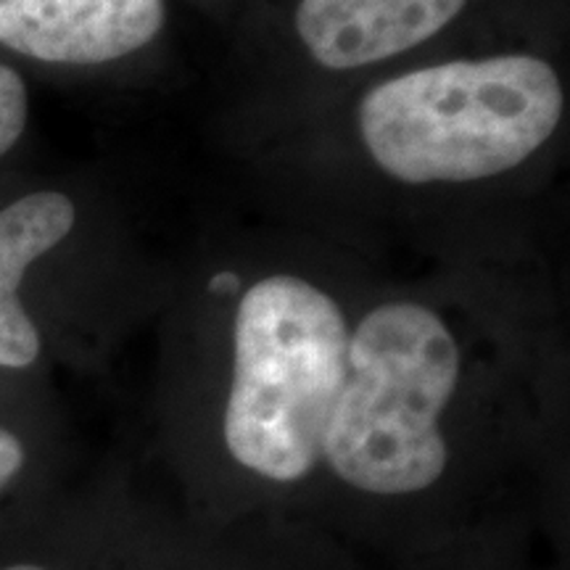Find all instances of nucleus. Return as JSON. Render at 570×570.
Returning a JSON list of instances; mask_svg holds the SVG:
<instances>
[{
	"mask_svg": "<svg viewBox=\"0 0 570 570\" xmlns=\"http://www.w3.org/2000/svg\"><path fill=\"white\" fill-rule=\"evenodd\" d=\"M562 85L537 56L449 61L377 85L360 130L377 167L404 183H468L523 164L558 130Z\"/></svg>",
	"mask_w": 570,
	"mask_h": 570,
	"instance_id": "f257e3e1",
	"label": "nucleus"
},
{
	"mask_svg": "<svg viewBox=\"0 0 570 570\" xmlns=\"http://www.w3.org/2000/svg\"><path fill=\"white\" fill-rule=\"evenodd\" d=\"M348 331L338 304L312 283L273 275L235 315V375L225 444L269 481H298L323 458L346 381Z\"/></svg>",
	"mask_w": 570,
	"mask_h": 570,
	"instance_id": "f03ea898",
	"label": "nucleus"
},
{
	"mask_svg": "<svg viewBox=\"0 0 570 570\" xmlns=\"http://www.w3.org/2000/svg\"><path fill=\"white\" fill-rule=\"evenodd\" d=\"M460 352L423 304L377 306L348 336L346 381L323 454L370 494H412L441 479L446 441L439 417L458 389Z\"/></svg>",
	"mask_w": 570,
	"mask_h": 570,
	"instance_id": "7ed1b4c3",
	"label": "nucleus"
},
{
	"mask_svg": "<svg viewBox=\"0 0 570 570\" xmlns=\"http://www.w3.org/2000/svg\"><path fill=\"white\" fill-rule=\"evenodd\" d=\"M161 24L164 0H0V46L63 67L130 56Z\"/></svg>",
	"mask_w": 570,
	"mask_h": 570,
	"instance_id": "20e7f679",
	"label": "nucleus"
},
{
	"mask_svg": "<svg viewBox=\"0 0 570 570\" xmlns=\"http://www.w3.org/2000/svg\"><path fill=\"white\" fill-rule=\"evenodd\" d=\"M468 0H298L296 30L327 69L391 59L433 38Z\"/></svg>",
	"mask_w": 570,
	"mask_h": 570,
	"instance_id": "39448f33",
	"label": "nucleus"
},
{
	"mask_svg": "<svg viewBox=\"0 0 570 570\" xmlns=\"http://www.w3.org/2000/svg\"><path fill=\"white\" fill-rule=\"evenodd\" d=\"M77 206L61 190H32L0 206V367L24 370L40 356V331L21 302L32 265L69 238Z\"/></svg>",
	"mask_w": 570,
	"mask_h": 570,
	"instance_id": "423d86ee",
	"label": "nucleus"
},
{
	"mask_svg": "<svg viewBox=\"0 0 570 570\" xmlns=\"http://www.w3.org/2000/svg\"><path fill=\"white\" fill-rule=\"evenodd\" d=\"M30 119V90L9 63H0V159L17 146Z\"/></svg>",
	"mask_w": 570,
	"mask_h": 570,
	"instance_id": "0eeeda50",
	"label": "nucleus"
},
{
	"mask_svg": "<svg viewBox=\"0 0 570 570\" xmlns=\"http://www.w3.org/2000/svg\"><path fill=\"white\" fill-rule=\"evenodd\" d=\"M21 465H24V446L11 431L0 425V489L19 473Z\"/></svg>",
	"mask_w": 570,
	"mask_h": 570,
	"instance_id": "6e6552de",
	"label": "nucleus"
},
{
	"mask_svg": "<svg viewBox=\"0 0 570 570\" xmlns=\"http://www.w3.org/2000/svg\"><path fill=\"white\" fill-rule=\"evenodd\" d=\"M235 283H238V281H235L233 273H223V275H214L212 277L209 288L214 291V294H217V291H233Z\"/></svg>",
	"mask_w": 570,
	"mask_h": 570,
	"instance_id": "1a4fd4ad",
	"label": "nucleus"
},
{
	"mask_svg": "<svg viewBox=\"0 0 570 570\" xmlns=\"http://www.w3.org/2000/svg\"><path fill=\"white\" fill-rule=\"evenodd\" d=\"M0 570H46L40 566H11V568H0Z\"/></svg>",
	"mask_w": 570,
	"mask_h": 570,
	"instance_id": "9d476101",
	"label": "nucleus"
}]
</instances>
